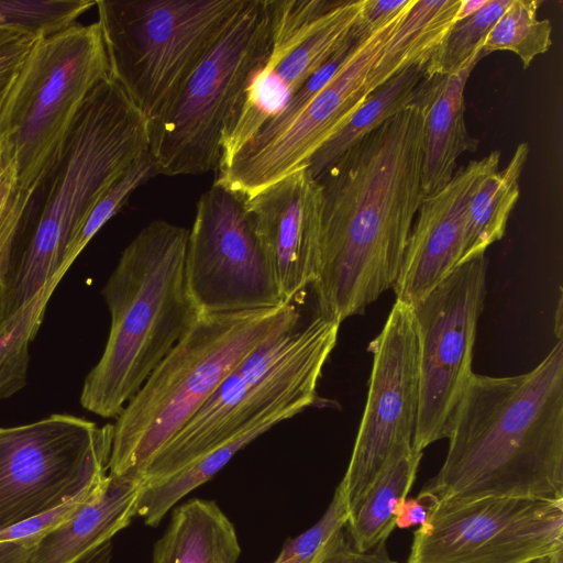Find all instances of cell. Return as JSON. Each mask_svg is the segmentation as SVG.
<instances>
[{"instance_id": "52a82bcc", "label": "cell", "mask_w": 563, "mask_h": 563, "mask_svg": "<svg viewBox=\"0 0 563 563\" xmlns=\"http://www.w3.org/2000/svg\"><path fill=\"white\" fill-rule=\"evenodd\" d=\"M109 77L98 21L40 37L0 110V161L34 195L91 91Z\"/></svg>"}, {"instance_id": "484cf974", "label": "cell", "mask_w": 563, "mask_h": 563, "mask_svg": "<svg viewBox=\"0 0 563 563\" xmlns=\"http://www.w3.org/2000/svg\"><path fill=\"white\" fill-rule=\"evenodd\" d=\"M56 286V283L46 285L0 320V399L12 396L26 384L29 345Z\"/></svg>"}, {"instance_id": "74e56055", "label": "cell", "mask_w": 563, "mask_h": 563, "mask_svg": "<svg viewBox=\"0 0 563 563\" xmlns=\"http://www.w3.org/2000/svg\"><path fill=\"white\" fill-rule=\"evenodd\" d=\"M41 537L0 542V563H29Z\"/></svg>"}, {"instance_id": "d590c367", "label": "cell", "mask_w": 563, "mask_h": 563, "mask_svg": "<svg viewBox=\"0 0 563 563\" xmlns=\"http://www.w3.org/2000/svg\"><path fill=\"white\" fill-rule=\"evenodd\" d=\"M413 2L415 0H362L360 21L371 33L376 32L410 8Z\"/></svg>"}, {"instance_id": "8d00e7d4", "label": "cell", "mask_w": 563, "mask_h": 563, "mask_svg": "<svg viewBox=\"0 0 563 563\" xmlns=\"http://www.w3.org/2000/svg\"><path fill=\"white\" fill-rule=\"evenodd\" d=\"M430 511V506L423 499L417 497H406L401 499L395 512V528L409 529L413 526L426 523Z\"/></svg>"}, {"instance_id": "9c48e42d", "label": "cell", "mask_w": 563, "mask_h": 563, "mask_svg": "<svg viewBox=\"0 0 563 563\" xmlns=\"http://www.w3.org/2000/svg\"><path fill=\"white\" fill-rule=\"evenodd\" d=\"M271 0H245L174 102L148 123L157 174L217 170L227 120L271 47Z\"/></svg>"}, {"instance_id": "8fae6325", "label": "cell", "mask_w": 563, "mask_h": 563, "mask_svg": "<svg viewBox=\"0 0 563 563\" xmlns=\"http://www.w3.org/2000/svg\"><path fill=\"white\" fill-rule=\"evenodd\" d=\"M487 260L460 265L411 307L417 338L419 404L417 452L448 438L472 376L478 318L486 294Z\"/></svg>"}, {"instance_id": "e575fe53", "label": "cell", "mask_w": 563, "mask_h": 563, "mask_svg": "<svg viewBox=\"0 0 563 563\" xmlns=\"http://www.w3.org/2000/svg\"><path fill=\"white\" fill-rule=\"evenodd\" d=\"M317 563H398L393 560L383 544L368 552L353 548L345 527L331 540Z\"/></svg>"}, {"instance_id": "44dd1931", "label": "cell", "mask_w": 563, "mask_h": 563, "mask_svg": "<svg viewBox=\"0 0 563 563\" xmlns=\"http://www.w3.org/2000/svg\"><path fill=\"white\" fill-rule=\"evenodd\" d=\"M240 553L235 528L221 508L191 498L173 509L151 563H236Z\"/></svg>"}, {"instance_id": "2e32d148", "label": "cell", "mask_w": 563, "mask_h": 563, "mask_svg": "<svg viewBox=\"0 0 563 563\" xmlns=\"http://www.w3.org/2000/svg\"><path fill=\"white\" fill-rule=\"evenodd\" d=\"M244 200V209L276 277L284 302L316 278L322 230L323 189L300 168Z\"/></svg>"}, {"instance_id": "ffe728a7", "label": "cell", "mask_w": 563, "mask_h": 563, "mask_svg": "<svg viewBox=\"0 0 563 563\" xmlns=\"http://www.w3.org/2000/svg\"><path fill=\"white\" fill-rule=\"evenodd\" d=\"M318 400L317 389L291 394L252 418L181 471L158 483L143 486L137 516L150 527L158 526L178 501L210 481L245 445L275 424L314 406Z\"/></svg>"}, {"instance_id": "7a4b0ae2", "label": "cell", "mask_w": 563, "mask_h": 563, "mask_svg": "<svg viewBox=\"0 0 563 563\" xmlns=\"http://www.w3.org/2000/svg\"><path fill=\"white\" fill-rule=\"evenodd\" d=\"M438 474L418 494L431 507L484 497L563 500V341L528 373L475 374Z\"/></svg>"}, {"instance_id": "4fadbf2b", "label": "cell", "mask_w": 563, "mask_h": 563, "mask_svg": "<svg viewBox=\"0 0 563 563\" xmlns=\"http://www.w3.org/2000/svg\"><path fill=\"white\" fill-rule=\"evenodd\" d=\"M563 551V500L484 497L438 503L407 563H529Z\"/></svg>"}, {"instance_id": "b9f144b4", "label": "cell", "mask_w": 563, "mask_h": 563, "mask_svg": "<svg viewBox=\"0 0 563 563\" xmlns=\"http://www.w3.org/2000/svg\"><path fill=\"white\" fill-rule=\"evenodd\" d=\"M224 563H233V562H224Z\"/></svg>"}, {"instance_id": "60d3db41", "label": "cell", "mask_w": 563, "mask_h": 563, "mask_svg": "<svg viewBox=\"0 0 563 563\" xmlns=\"http://www.w3.org/2000/svg\"><path fill=\"white\" fill-rule=\"evenodd\" d=\"M8 278L0 275V320L8 312Z\"/></svg>"}, {"instance_id": "9a60e30c", "label": "cell", "mask_w": 563, "mask_h": 563, "mask_svg": "<svg viewBox=\"0 0 563 563\" xmlns=\"http://www.w3.org/2000/svg\"><path fill=\"white\" fill-rule=\"evenodd\" d=\"M373 367L364 413L340 482L349 517L357 509L391 451L412 444L419 404L417 338L411 307L395 301L369 343Z\"/></svg>"}, {"instance_id": "3957f363", "label": "cell", "mask_w": 563, "mask_h": 563, "mask_svg": "<svg viewBox=\"0 0 563 563\" xmlns=\"http://www.w3.org/2000/svg\"><path fill=\"white\" fill-rule=\"evenodd\" d=\"M188 233L155 220L123 250L102 289L111 324L82 386L86 410L117 418L200 317L186 284Z\"/></svg>"}, {"instance_id": "5b68a950", "label": "cell", "mask_w": 563, "mask_h": 563, "mask_svg": "<svg viewBox=\"0 0 563 563\" xmlns=\"http://www.w3.org/2000/svg\"><path fill=\"white\" fill-rule=\"evenodd\" d=\"M292 302L200 314L113 424L108 474L142 481L153 456L212 397L231 372L277 331L299 323Z\"/></svg>"}, {"instance_id": "4316f807", "label": "cell", "mask_w": 563, "mask_h": 563, "mask_svg": "<svg viewBox=\"0 0 563 563\" xmlns=\"http://www.w3.org/2000/svg\"><path fill=\"white\" fill-rule=\"evenodd\" d=\"M540 4L539 0H511L486 36L484 53L510 51L525 69L538 55L547 53L552 45V25L548 19H538Z\"/></svg>"}, {"instance_id": "d6986e66", "label": "cell", "mask_w": 563, "mask_h": 563, "mask_svg": "<svg viewBox=\"0 0 563 563\" xmlns=\"http://www.w3.org/2000/svg\"><path fill=\"white\" fill-rule=\"evenodd\" d=\"M143 482L108 474L102 487L36 542L29 563H75L137 516Z\"/></svg>"}, {"instance_id": "ac0fdd59", "label": "cell", "mask_w": 563, "mask_h": 563, "mask_svg": "<svg viewBox=\"0 0 563 563\" xmlns=\"http://www.w3.org/2000/svg\"><path fill=\"white\" fill-rule=\"evenodd\" d=\"M486 54L481 49L460 70L429 75L420 96L423 111L422 190L430 196L453 177L459 157L475 152L478 140L470 135L464 111L467 79Z\"/></svg>"}, {"instance_id": "7c38bea8", "label": "cell", "mask_w": 563, "mask_h": 563, "mask_svg": "<svg viewBox=\"0 0 563 563\" xmlns=\"http://www.w3.org/2000/svg\"><path fill=\"white\" fill-rule=\"evenodd\" d=\"M268 55L225 122L219 165L229 161L352 35L362 0H271Z\"/></svg>"}, {"instance_id": "6da1fadb", "label": "cell", "mask_w": 563, "mask_h": 563, "mask_svg": "<svg viewBox=\"0 0 563 563\" xmlns=\"http://www.w3.org/2000/svg\"><path fill=\"white\" fill-rule=\"evenodd\" d=\"M419 99L345 151L318 179L320 255L312 284L319 313L341 323L394 287L424 197Z\"/></svg>"}, {"instance_id": "cb8c5ba5", "label": "cell", "mask_w": 563, "mask_h": 563, "mask_svg": "<svg viewBox=\"0 0 563 563\" xmlns=\"http://www.w3.org/2000/svg\"><path fill=\"white\" fill-rule=\"evenodd\" d=\"M428 63L426 60L409 66L372 91L345 124L312 155L307 165L311 176L318 180L362 137L416 102L429 76Z\"/></svg>"}, {"instance_id": "836d02e7", "label": "cell", "mask_w": 563, "mask_h": 563, "mask_svg": "<svg viewBox=\"0 0 563 563\" xmlns=\"http://www.w3.org/2000/svg\"><path fill=\"white\" fill-rule=\"evenodd\" d=\"M107 479V477H106ZM106 479L98 486L77 496L63 506L40 517L33 518L0 532V542L14 541L33 537H41L60 522L70 517L85 501L95 495L104 484Z\"/></svg>"}, {"instance_id": "603a6c76", "label": "cell", "mask_w": 563, "mask_h": 563, "mask_svg": "<svg viewBox=\"0 0 563 563\" xmlns=\"http://www.w3.org/2000/svg\"><path fill=\"white\" fill-rule=\"evenodd\" d=\"M422 454L412 444L391 451L364 499L347 518L345 530L355 550L368 552L386 544L395 529L396 508L416 481Z\"/></svg>"}, {"instance_id": "e0dca14e", "label": "cell", "mask_w": 563, "mask_h": 563, "mask_svg": "<svg viewBox=\"0 0 563 563\" xmlns=\"http://www.w3.org/2000/svg\"><path fill=\"white\" fill-rule=\"evenodd\" d=\"M499 161V151L473 159L442 189L423 197L393 287L396 300L415 306L460 266L471 198Z\"/></svg>"}, {"instance_id": "1f68e13d", "label": "cell", "mask_w": 563, "mask_h": 563, "mask_svg": "<svg viewBox=\"0 0 563 563\" xmlns=\"http://www.w3.org/2000/svg\"><path fill=\"white\" fill-rule=\"evenodd\" d=\"M33 196L19 186L13 165L0 161V275L8 279L13 245Z\"/></svg>"}, {"instance_id": "ab89813d", "label": "cell", "mask_w": 563, "mask_h": 563, "mask_svg": "<svg viewBox=\"0 0 563 563\" xmlns=\"http://www.w3.org/2000/svg\"><path fill=\"white\" fill-rule=\"evenodd\" d=\"M487 1L488 0H461L459 10L456 12L455 22L473 15L481 8H483Z\"/></svg>"}, {"instance_id": "30bf717a", "label": "cell", "mask_w": 563, "mask_h": 563, "mask_svg": "<svg viewBox=\"0 0 563 563\" xmlns=\"http://www.w3.org/2000/svg\"><path fill=\"white\" fill-rule=\"evenodd\" d=\"M112 440V423L62 413L0 428V532L102 483Z\"/></svg>"}, {"instance_id": "f546056e", "label": "cell", "mask_w": 563, "mask_h": 563, "mask_svg": "<svg viewBox=\"0 0 563 563\" xmlns=\"http://www.w3.org/2000/svg\"><path fill=\"white\" fill-rule=\"evenodd\" d=\"M93 5V0H0V26L45 37L71 26Z\"/></svg>"}, {"instance_id": "7402d4cb", "label": "cell", "mask_w": 563, "mask_h": 563, "mask_svg": "<svg viewBox=\"0 0 563 563\" xmlns=\"http://www.w3.org/2000/svg\"><path fill=\"white\" fill-rule=\"evenodd\" d=\"M460 2L415 0L368 71L369 93L409 66L430 59L455 23Z\"/></svg>"}, {"instance_id": "5bb4252c", "label": "cell", "mask_w": 563, "mask_h": 563, "mask_svg": "<svg viewBox=\"0 0 563 563\" xmlns=\"http://www.w3.org/2000/svg\"><path fill=\"white\" fill-rule=\"evenodd\" d=\"M186 284L200 314L267 309L285 303L244 200L214 184L196 206L188 233Z\"/></svg>"}, {"instance_id": "8992f818", "label": "cell", "mask_w": 563, "mask_h": 563, "mask_svg": "<svg viewBox=\"0 0 563 563\" xmlns=\"http://www.w3.org/2000/svg\"><path fill=\"white\" fill-rule=\"evenodd\" d=\"M245 0H97L118 82L148 123L162 115Z\"/></svg>"}, {"instance_id": "ba28073f", "label": "cell", "mask_w": 563, "mask_h": 563, "mask_svg": "<svg viewBox=\"0 0 563 563\" xmlns=\"http://www.w3.org/2000/svg\"><path fill=\"white\" fill-rule=\"evenodd\" d=\"M340 324L318 312L309 323L286 327L262 342L153 456L142 474L143 486L181 471L283 398L317 389Z\"/></svg>"}, {"instance_id": "f1b7e54d", "label": "cell", "mask_w": 563, "mask_h": 563, "mask_svg": "<svg viewBox=\"0 0 563 563\" xmlns=\"http://www.w3.org/2000/svg\"><path fill=\"white\" fill-rule=\"evenodd\" d=\"M157 175L150 150L101 195L70 241L62 266L65 274L98 231L125 205L132 192Z\"/></svg>"}, {"instance_id": "f35d334b", "label": "cell", "mask_w": 563, "mask_h": 563, "mask_svg": "<svg viewBox=\"0 0 563 563\" xmlns=\"http://www.w3.org/2000/svg\"><path fill=\"white\" fill-rule=\"evenodd\" d=\"M112 543L107 541L96 549L91 550L75 563H111Z\"/></svg>"}, {"instance_id": "83f0119b", "label": "cell", "mask_w": 563, "mask_h": 563, "mask_svg": "<svg viewBox=\"0 0 563 563\" xmlns=\"http://www.w3.org/2000/svg\"><path fill=\"white\" fill-rule=\"evenodd\" d=\"M511 0H488L473 15L455 22L428 63L429 75H449L460 70L481 49L497 20Z\"/></svg>"}, {"instance_id": "4dcf8cb0", "label": "cell", "mask_w": 563, "mask_h": 563, "mask_svg": "<svg viewBox=\"0 0 563 563\" xmlns=\"http://www.w3.org/2000/svg\"><path fill=\"white\" fill-rule=\"evenodd\" d=\"M349 512L340 485L322 517L308 530L288 540L275 562L317 563L331 540L346 526Z\"/></svg>"}, {"instance_id": "d6a6232c", "label": "cell", "mask_w": 563, "mask_h": 563, "mask_svg": "<svg viewBox=\"0 0 563 563\" xmlns=\"http://www.w3.org/2000/svg\"><path fill=\"white\" fill-rule=\"evenodd\" d=\"M38 38L18 29L0 26V110Z\"/></svg>"}, {"instance_id": "7bdbcfd3", "label": "cell", "mask_w": 563, "mask_h": 563, "mask_svg": "<svg viewBox=\"0 0 563 563\" xmlns=\"http://www.w3.org/2000/svg\"><path fill=\"white\" fill-rule=\"evenodd\" d=\"M273 563H278V562H275V561H274Z\"/></svg>"}, {"instance_id": "277c9868", "label": "cell", "mask_w": 563, "mask_h": 563, "mask_svg": "<svg viewBox=\"0 0 563 563\" xmlns=\"http://www.w3.org/2000/svg\"><path fill=\"white\" fill-rule=\"evenodd\" d=\"M148 150L147 119L109 76L84 102L44 183L33 233L8 280L9 312L59 283L67 247L93 205Z\"/></svg>"}, {"instance_id": "d4e9b609", "label": "cell", "mask_w": 563, "mask_h": 563, "mask_svg": "<svg viewBox=\"0 0 563 563\" xmlns=\"http://www.w3.org/2000/svg\"><path fill=\"white\" fill-rule=\"evenodd\" d=\"M528 155V143H520L508 164L484 178L473 194L460 265L484 255L489 245L504 236L508 218L520 196L519 180Z\"/></svg>"}]
</instances>
